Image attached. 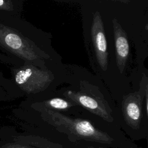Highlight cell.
<instances>
[{
  "instance_id": "obj_5",
  "label": "cell",
  "mask_w": 148,
  "mask_h": 148,
  "mask_svg": "<svg viewBox=\"0 0 148 148\" xmlns=\"http://www.w3.org/2000/svg\"><path fill=\"white\" fill-rule=\"evenodd\" d=\"M63 95L72 102L83 106L91 112L102 117L108 116L105 108L101 106L98 102L92 97L80 93H75L72 91H67Z\"/></svg>"
},
{
  "instance_id": "obj_1",
  "label": "cell",
  "mask_w": 148,
  "mask_h": 148,
  "mask_svg": "<svg viewBox=\"0 0 148 148\" xmlns=\"http://www.w3.org/2000/svg\"><path fill=\"white\" fill-rule=\"evenodd\" d=\"M47 34L23 19L0 11V51L43 69L51 70Z\"/></svg>"
},
{
  "instance_id": "obj_4",
  "label": "cell",
  "mask_w": 148,
  "mask_h": 148,
  "mask_svg": "<svg viewBox=\"0 0 148 148\" xmlns=\"http://www.w3.org/2000/svg\"><path fill=\"white\" fill-rule=\"evenodd\" d=\"M113 23L116 61L119 69L122 73L129 54V45L125 32L121 28L116 19H114Z\"/></svg>"
},
{
  "instance_id": "obj_10",
  "label": "cell",
  "mask_w": 148,
  "mask_h": 148,
  "mask_svg": "<svg viewBox=\"0 0 148 148\" xmlns=\"http://www.w3.org/2000/svg\"><path fill=\"white\" fill-rule=\"evenodd\" d=\"M147 111L148 114V86H147Z\"/></svg>"
},
{
  "instance_id": "obj_6",
  "label": "cell",
  "mask_w": 148,
  "mask_h": 148,
  "mask_svg": "<svg viewBox=\"0 0 148 148\" xmlns=\"http://www.w3.org/2000/svg\"><path fill=\"white\" fill-rule=\"evenodd\" d=\"M24 97L11 79L5 76L0 78V102H10Z\"/></svg>"
},
{
  "instance_id": "obj_2",
  "label": "cell",
  "mask_w": 148,
  "mask_h": 148,
  "mask_svg": "<svg viewBox=\"0 0 148 148\" xmlns=\"http://www.w3.org/2000/svg\"><path fill=\"white\" fill-rule=\"evenodd\" d=\"M9 69L11 80L27 98L47 94L55 79L51 70L43 69L28 64Z\"/></svg>"
},
{
  "instance_id": "obj_8",
  "label": "cell",
  "mask_w": 148,
  "mask_h": 148,
  "mask_svg": "<svg viewBox=\"0 0 148 148\" xmlns=\"http://www.w3.org/2000/svg\"><path fill=\"white\" fill-rule=\"evenodd\" d=\"M23 4V0H0V11L21 17Z\"/></svg>"
},
{
  "instance_id": "obj_12",
  "label": "cell",
  "mask_w": 148,
  "mask_h": 148,
  "mask_svg": "<svg viewBox=\"0 0 148 148\" xmlns=\"http://www.w3.org/2000/svg\"><path fill=\"white\" fill-rule=\"evenodd\" d=\"M145 28H146V29L147 30H148V24L146 25V27H145Z\"/></svg>"
},
{
  "instance_id": "obj_11",
  "label": "cell",
  "mask_w": 148,
  "mask_h": 148,
  "mask_svg": "<svg viewBox=\"0 0 148 148\" xmlns=\"http://www.w3.org/2000/svg\"><path fill=\"white\" fill-rule=\"evenodd\" d=\"M3 76H4V75H3V73H2V72L0 71V78L2 77H3Z\"/></svg>"
},
{
  "instance_id": "obj_7",
  "label": "cell",
  "mask_w": 148,
  "mask_h": 148,
  "mask_svg": "<svg viewBox=\"0 0 148 148\" xmlns=\"http://www.w3.org/2000/svg\"><path fill=\"white\" fill-rule=\"evenodd\" d=\"M139 98L136 94L130 95L125 100L123 105L124 111L127 117L136 121L140 117V106Z\"/></svg>"
},
{
  "instance_id": "obj_9",
  "label": "cell",
  "mask_w": 148,
  "mask_h": 148,
  "mask_svg": "<svg viewBox=\"0 0 148 148\" xmlns=\"http://www.w3.org/2000/svg\"><path fill=\"white\" fill-rule=\"evenodd\" d=\"M73 128L81 136H90L95 133L92 125L86 120H76L73 123Z\"/></svg>"
},
{
  "instance_id": "obj_3",
  "label": "cell",
  "mask_w": 148,
  "mask_h": 148,
  "mask_svg": "<svg viewBox=\"0 0 148 148\" xmlns=\"http://www.w3.org/2000/svg\"><path fill=\"white\" fill-rule=\"evenodd\" d=\"M91 34L98 62L101 68L106 71L108 68L107 42L101 17L98 12L94 15Z\"/></svg>"
}]
</instances>
